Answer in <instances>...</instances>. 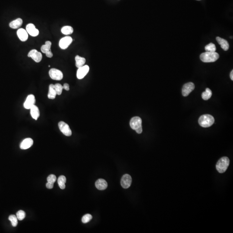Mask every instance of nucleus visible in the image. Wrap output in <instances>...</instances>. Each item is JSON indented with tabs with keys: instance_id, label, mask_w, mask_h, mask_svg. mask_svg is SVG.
Listing matches in <instances>:
<instances>
[{
	"instance_id": "nucleus-1",
	"label": "nucleus",
	"mask_w": 233,
	"mask_h": 233,
	"mask_svg": "<svg viewBox=\"0 0 233 233\" xmlns=\"http://www.w3.org/2000/svg\"><path fill=\"white\" fill-rule=\"evenodd\" d=\"M199 123L203 127H211L214 123L215 119L210 114H204L200 116L199 119Z\"/></svg>"
},
{
	"instance_id": "nucleus-2",
	"label": "nucleus",
	"mask_w": 233,
	"mask_h": 233,
	"mask_svg": "<svg viewBox=\"0 0 233 233\" xmlns=\"http://www.w3.org/2000/svg\"><path fill=\"white\" fill-rule=\"evenodd\" d=\"M219 57V55L215 52H205L202 53L200 58L202 61L205 63L214 62L216 61Z\"/></svg>"
},
{
	"instance_id": "nucleus-3",
	"label": "nucleus",
	"mask_w": 233,
	"mask_h": 233,
	"mask_svg": "<svg viewBox=\"0 0 233 233\" xmlns=\"http://www.w3.org/2000/svg\"><path fill=\"white\" fill-rule=\"evenodd\" d=\"M230 160L227 157H223L220 158L216 164V168L220 173H223L226 172L229 165Z\"/></svg>"
},
{
	"instance_id": "nucleus-4",
	"label": "nucleus",
	"mask_w": 233,
	"mask_h": 233,
	"mask_svg": "<svg viewBox=\"0 0 233 233\" xmlns=\"http://www.w3.org/2000/svg\"><path fill=\"white\" fill-rule=\"evenodd\" d=\"M142 123V119L140 117H134L131 119L129 124L133 129L136 131V132L138 134H140L143 132Z\"/></svg>"
},
{
	"instance_id": "nucleus-5",
	"label": "nucleus",
	"mask_w": 233,
	"mask_h": 233,
	"mask_svg": "<svg viewBox=\"0 0 233 233\" xmlns=\"http://www.w3.org/2000/svg\"><path fill=\"white\" fill-rule=\"evenodd\" d=\"M49 76L52 80L61 81L63 78V74L60 70L55 68L50 69L49 72Z\"/></svg>"
},
{
	"instance_id": "nucleus-6",
	"label": "nucleus",
	"mask_w": 233,
	"mask_h": 233,
	"mask_svg": "<svg viewBox=\"0 0 233 233\" xmlns=\"http://www.w3.org/2000/svg\"><path fill=\"white\" fill-rule=\"evenodd\" d=\"M58 127L61 131L65 136L70 137L71 136L72 131L69 125L63 121H60L58 123Z\"/></svg>"
},
{
	"instance_id": "nucleus-7",
	"label": "nucleus",
	"mask_w": 233,
	"mask_h": 233,
	"mask_svg": "<svg viewBox=\"0 0 233 233\" xmlns=\"http://www.w3.org/2000/svg\"><path fill=\"white\" fill-rule=\"evenodd\" d=\"M51 42L49 41L46 42L45 45L42 46L41 50L42 53L46 54V56L49 58H51L53 57V53L51 51Z\"/></svg>"
},
{
	"instance_id": "nucleus-8",
	"label": "nucleus",
	"mask_w": 233,
	"mask_h": 233,
	"mask_svg": "<svg viewBox=\"0 0 233 233\" xmlns=\"http://www.w3.org/2000/svg\"><path fill=\"white\" fill-rule=\"evenodd\" d=\"M28 57H31L35 62L39 63L42 61V54L36 49L31 50L28 54Z\"/></svg>"
},
{
	"instance_id": "nucleus-9",
	"label": "nucleus",
	"mask_w": 233,
	"mask_h": 233,
	"mask_svg": "<svg viewBox=\"0 0 233 233\" xmlns=\"http://www.w3.org/2000/svg\"><path fill=\"white\" fill-rule=\"evenodd\" d=\"M73 42V38L71 36H67L61 39L59 42V45L62 49H66Z\"/></svg>"
},
{
	"instance_id": "nucleus-10",
	"label": "nucleus",
	"mask_w": 233,
	"mask_h": 233,
	"mask_svg": "<svg viewBox=\"0 0 233 233\" xmlns=\"http://www.w3.org/2000/svg\"><path fill=\"white\" fill-rule=\"evenodd\" d=\"M195 88V85L192 82L186 83L183 87L182 92L183 96H187Z\"/></svg>"
},
{
	"instance_id": "nucleus-11",
	"label": "nucleus",
	"mask_w": 233,
	"mask_h": 233,
	"mask_svg": "<svg viewBox=\"0 0 233 233\" xmlns=\"http://www.w3.org/2000/svg\"><path fill=\"white\" fill-rule=\"evenodd\" d=\"M132 181V179L130 175L128 174H124L121 180V185L123 188H128L131 184Z\"/></svg>"
},
{
	"instance_id": "nucleus-12",
	"label": "nucleus",
	"mask_w": 233,
	"mask_h": 233,
	"mask_svg": "<svg viewBox=\"0 0 233 233\" xmlns=\"http://www.w3.org/2000/svg\"><path fill=\"white\" fill-rule=\"evenodd\" d=\"M89 71V67L88 65H84L78 68L77 71V76L78 79H83L87 75Z\"/></svg>"
},
{
	"instance_id": "nucleus-13",
	"label": "nucleus",
	"mask_w": 233,
	"mask_h": 233,
	"mask_svg": "<svg viewBox=\"0 0 233 233\" xmlns=\"http://www.w3.org/2000/svg\"><path fill=\"white\" fill-rule=\"evenodd\" d=\"M35 103L36 98L35 96L33 95H30L27 96L26 101L24 103L23 106L26 109H30L32 106L35 105Z\"/></svg>"
},
{
	"instance_id": "nucleus-14",
	"label": "nucleus",
	"mask_w": 233,
	"mask_h": 233,
	"mask_svg": "<svg viewBox=\"0 0 233 233\" xmlns=\"http://www.w3.org/2000/svg\"><path fill=\"white\" fill-rule=\"evenodd\" d=\"M26 30L27 31V33L32 36H37L40 33L38 30L36 28L35 25L32 23L27 24L26 26Z\"/></svg>"
},
{
	"instance_id": "nucleus-15",
	"label": "nucleus",
	"mask_w": 233,
	"mask_h": 233,
	"mask_svg": "<svg viewBox=\"0 0 233 233\" xmlns=\"http://www.w3.org/2000/svg\"><path fill=\"white\" fill-rule=\"evenodd\" d=\"M33 144L32 139L30 138L26 139L22 142L20 145V148L22 149H27L32 147Z\"/></svg>"
},
{
	"instance_id": "nucleus-16",
	"label": "nucleus",
	"mask_w": 233,
	"mask_h": 233,
	"mask_svg": "<svg viewBox=\"0 0 233 233\" xmlns=\"http://www.w3.org/2000/svg\"><path fill=\"white\" fill-rule=\"evenodd\" d=\"M95 185L98 189L101 190H105L108 187L107 182L106 180L103 179L98 180L96 181Z\"/></svg>"
},
{
	"instance_id": "nucleus-17",
	"label": "nucleus",
	"mask_w": 233,
	"mask_h": 233,
	"mask_svg": "<svg viewBox=\"0 0 233 233\" xmlns=\"http://www.w3.org/2000/svg\"><path fill=\"white\" fill-rule=\"evenodd\" d=\"M17 35L19 39L21 41L25 42L28 40V33L26 30L20 28L17 31Z\"/></svg>"
},
{
	"instance_id": "nucleus-18",
	"label": "nucleus",
	"mask_w": 233,
	"mask_h": 233,
	"mask_svg": "<svg viewBox=\"0 0 233 233\" xmlns=\"http://www.w3.org/2000/svg\"><path fill=\"white\" fill-rule=\"evenodd\" d=\"M216 39L217 42L221 46V48L224 51H226L228 50L229 45L227 40L219 37H217Z\"/></svg>"
},
{
	"instance_id": "nucleus-19",
	"label": "nucleus",
	"mask_w": 233,
	"mask_h": 233,
	"mask_svg": "<svg viewBox=\"0 0 233 233\" xmlns=\"http://www.w3.org/2000/svg\"><path fill=\"white\" fill-rule=\"evenodd\" d=\"M23 21L21 18H17L10 22L9 26L12 29H17L20 28L22 25Z\"/></svg>"
},
{
	"instance_id": "nucleus-20",
	"label": "nucleus",
	"mask_w": 233,
	"mask_h": 233,
	"mask_svg": "<svg viewBox=\"0 0 233 233\" xmlns=\"http://www.w3.org/2000/svg\"><path fill=\"white\" fill-rule=\"evenodd\" d=\"M30 110V114L32 117L35 120H37L38 118L40 116V110L38 109V107L34 105L31 108Z\"/></svg>"
},
{
	"instance_id": "nucleus-21",
	"label": "nucleus",
	"mask_w": 233,
	"mask_h": 233,
	"mask_svg": "<svg viewBox=\"0 0 233 233\" xmlns=\"http://www.w3.org/2000/svg\"><path fill=\"white\" fill-rule=\"evenodd\" d=\"M75 61L76 66L78 68L83 66L86 62V60L85 58L79 55H77L75 57Z\"/></svg>"
},
{
	"instance_id": "nucleus-22",
	"label": "nucleus",
	"mask_w": 233,
	"mask_h": 233,
	"mask_svg": "<svg viewBox=\"0 0 233 233\" xmlns=\"http://www.w3.org/2000/svg\"><path fill=\"white\" fill-rule=\"evenodd\" d=\"M56 92L54 88V85L50 84L49 86V91H48V98L51 99H54L56 96Z\"/></svg>"
},
{
	"instance_id": "nucleus-23",
	"label": "nucleus",
	"mask_w": 233,
	"mask_h": 233,
	"mask_svg": "<svg viewBox=\"0 0 233 233\" xmlns=\"http://www.w3.org/2000/svg\"><path fill=\"white\" fill-rule=\"evenodd\" d=\"M57 182L59 187L61 189H63L65 188V183L66 182V178L63 175L60 176L57 180Z\"/></svg>"
},
{
	"instance_id": "nucleus-24",
	"label": "nucleus",
	"mask_w": 233,
	"mask_h": 233,
	"mask_svg": "<svg viewBox=\"0 0 233 233\" xmlns=\"http://www.w3.org/2000/svg\"><path fill=\"white\" fill-rule=\"evenodd\" d=\"M62 33L64 35H68L72 34L73 32V27L71 26H64L61 30Z\"/></svg>"
},
{
	"instance_id": "nucleus-25",
	"label": "nucleus",
	"mask_w": 233,
	"mask_h": 233,
	"mask_svg": "<svg viewBox=\"0 0 233 233\" xmlns=\"http://www.w3.org/2000/svg\"><path fill=\"white\" fill-rule=\"evenodd\" d=\"M212 91L209 88H206L205 91L203 92L202 97L204 100H208L212 96Z\"/></svg>"
},
{
	"instance_id": "nucleus-26",
	"label": "nucleus",
	"mask_w": 233,
	"mask_h": 233,
	"mask_svg": "<svg viewBox=\"0 0 233 233\" xmlns=\"http://www.w3.org/2000/svg\"><path fill=\"white\" fill-rule=\"evenodd\" d=\"M205 49L207 52H215L216 48L215 44L213 43H210L208 45H207V46H205Z\"/></svg>"
},
{
	"instance_id": "nucleus-27",
	"label": "nucleus",
	"mask_w": 233,
	"mask_h": 233,
	"mask_svg": "<svg viewBox=\"0 0 233 233\" xmlns=\"http://www.w3.org/2000/svg\"><path fill=\"white\" fill-rule=\"evenodd\" d=\"M8 219L11 221L12 225L13 227H16L17 226L18 224V220H17L18 219H17V217H16L15 215H10Z\"/></svg>"
},
{
	"instance_id": "nucleus-28",
	"label": "nucleus",
	"mask_w": 233,
	"mask_h": 233,
	"mask_svg": "<svg viewBox=\"0 0 233 233\" xmlns=\"http://www.w3.org/2000/svg\"><path fill=\"white\" fill-rule=\"evenodd\" d=\"M54 88L57 95H61L62 92L63 86L60 83H56L54 85Z\"/></svg>"
},
{
	"instance_id": "nucleus-29",
	"label": "nucleus",
	"mask_w": 233,
	"mask_h": 233,
	"mask_svg": "<svg viewBox=\"0 0 233 233\" xmlns=\"http://www.w3.org/2000/svg\"><path fill=\"white\" fill-rule=\"evenodd\" d=\"M26 216V213L24 211L22 210H20L17 213V219H18L20 221H22Z\"/></svg>"
},
{
	"instance_id": "nucleus-30",
	"label": "nucleus",
	"mask_w": 233,
	"mask_h": 233,
	"mask_svg": "<svg viewBox=\"0 0 233 233\" xmlns=\"http://www.w3.org/2000/svg\"><path fill=\"white\" fill-rule=\"evenodd\" d=\"M92 217L90 214H86L84 215L82 218V221L83 223H87L88 222L92 219Z\"/></svg>"
},
{
	"instance_id": "nucleus-31",
	"label": "nucleus",
	"mask_w": 233,
	"mask_h": 233,
	"mask_svg": "<svg viewBox=\"0 0 233 233\" xmlns=\"http://www.w3.org/2000/svg\"><path fill=\"white\" fill-rule=\"evenodd\" d=\"M47 181L48 182L54 183L57 180L56 177L54 174H51L47 178Z\"/></svg>"
},
{
	"instance_id": "nucleus-32",
	"label": "nucleus",
	"mask_w": 233,
	"mask_h": 233,
	"mask_svg": "<svg viewBox=\"0 0 233 233\" xmlns=\"http://www.w3.org/2000/svg\"><path fill=\"white\" fill-rule=\"evenodd\" d=\"M46 187L47 188L49 189H52L53 188V187H54V183H51L48 182L46 184Z\"/></svg>"
},
{
	"instance_id": "nucleus-33",
	"label": "nucleus",
	"mask_w": 233,
	"mask_h": 233,
	"mask_svg": "<svg viewBox=\"0 0 233 233\" xmlns=\"http://www.w3.org/2000/svg\"><path fill=\"white\" fill-rule=\"evenodd\" d=\"M63 86V89H64L65 90H67V91H69V89H70L69 85L67 83H64Z\"/></svg>"
},
{
	"instance_id": "nucleus-34",
	"label": "nucleus",
	"mask_w": 233,
	"mask_h": 233,
	"mask_svg": "<svg viewBox=\"0 0 233 233\" xmlns=\"http://www.w3.org/2000/svg\"><path fill=\"white\" fill-rule=\"evenodd\" d=\"M230 78L232 81H233V71H231L230 73Z\"/></svg>"
},
{
	"instance_id": "nucleus-35",
	"label": "nucleus",
	"mask_w": 233,
	"mask_h": 233,
	"mask_svg": "<svg viewBox=\"0 0 233 233\" xmlns=\"http://www.w3.org/2000/svg\"><path fill=\"white\" fill-rule=\"evenodd\" d=\"M198 1H199V0H198Z\"/></svg>"
}]
</instances>
